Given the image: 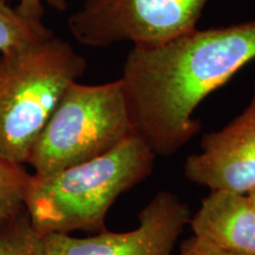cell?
<instances>
[{
    "label": "cell",
    "mask_w": 255,
    "mask_h": 255,
    "mask_svg": "<svg viewBox=\"0 0 255 255\" xmlns=\"http://www.w3.org/2000/svg\"><path fill=\"white\" fill-rule=\"evenodd\" d=\"M254 59L255 19L133 46L121 77L133 135L156 156L176 154L202 129L200 104Z\"/></svg>",
    "instance_id": "cell-1"
},
{
    "label": "cell",
    "mask_w": 255,
    "mask_h": 255,
    "mask_svg": "<svg viewBox=\"0 0 255 255\" xmlns=\"http://www.w3.org/2000/svg\"><path fill=\"white\" fill-rule=\"evenodd\" d=\"M156 156L131 135L108 154L50 175L31 174L25 207L38 233L107 231L108 213L124 193L152 174Z\"/></svg>",
    "instance_id": "cell-2"
},
{
    "label": "cell",
    "mask_w": 255,
    "mask_h": 255,
    "mask_svg": "<svg viewBox=\"0 0 255 255\" xmlns=\"http://www.w3.org/2000/svg\"><path fill=\"white\" fill-rule=\"evenodd\" d=\"M87 68L84 57L56 36L0 53V155L26 163L63 94Z\"/></svg>",
    "instance_id": "cell-3"
},
{
    "label": "cell",
    "mask_w": 255,
    "mask_h": 255,
    "mask_svg": "<svg viewBox=\"0 0 255 255\" xmlns=\"http://www.w3.org/2000/svg\"><path fill=\"white\" fill-rule=\"evenodd\" d=\"M131 135L121 78L92 85L77 81L63 94L26 163L34 175H50L108 154Z\"/></svg>",
    "instance_id": "cell-4"
},
{
    "label": "cell",
    "mask_w": 255,
    "mask_h": 255,
    "mask_svg": "<svg viewBox=\"0 0 255 255\" xmlns=\"http://www.w3.org/2000/svg\"><path fill=\"white\" fill-rule=\"evenodd\" d=\"M210 0H84L68 19L72 37L88 47L130 41L163 44L197 27Z\"/></svg>",
    "instance_id": "cell-5"
},
{
    "label": "cell",
    "mask_w": 255,
    "mask_h": 255,
    "mask_svg": "<svg viewBox=\"0 0 255 255\" xmlns=\"http://www.w3.org/2000/svg\"><path fill=\"white\" fill-rule=\"evenodd\" d=\"M189 206L171 191H158L138 214L132 231H107L88 238L44 235L45 255H173L189 225Z\"/></svg>",
    "instance_id": "cell-6"
},
{
    "label": "cell",
    "mask_w": 255,
    "mask_h": 255,
    "mask_svg": "<svg viewBox=\"0 0 255 255\" xmlns=\"http://www.w3.org/2000/svg\"><path fill=\"white\" fill-rule=\"evenodd\" d=\"M184 176L210 190L247 194L255 186V84L250 103L222 129L205 133L188 156Z\"/></svg>",
    "instance_id": "cell-7"
},
{
    "label": "cell",
    "mask_w": 255,
    "mask_h": 255,
    "mask_svg": "<svg viewBox=\"0 0 255 255\" xmlns=\"http://www.w3.org/2000/svg\"><path fill=\"white\" fill-rule=\"evenodd\" d=\"M193 235L237 255H255V210L246 194L210 190L191 215Z\"/></svg>",
    "instance_id": "cell-8"
},
{
    "label": "cell",
    "mask_w": 255,
    "mask_h": 255,
    "mask_svg": "<svg viewBox=\"0 0 255 255\" xmlns=\"http://www.w3.org/2000/svg\"><path fill=\"white\" fill-rule=\"evenodd\" d=\"M52 36V30L43 20L25 17L7 0H0V53L23 50Z\"/></svg>",
    "instance_id": "cell-9"
},
{
    "label": "cell",
    "mask_w": 255,
    "mask_h": 255,
    "mask_svg": "<svg viewBox=\"0 0 255 255\" xmlns=\"http://www.w3.org/2000/svg\"><path fill=\"white\" fill-rule=\"evenodd\" d=\"M0 255H45L44 237L33 227L26 209L0 221Z\"/></svg>",
    "instance_id": "cell-10"
},
{
    "label": "cell",
    "mask_w": 255,
    "mask_h": 255,
    "mask_svg": "<svg viewBox=\"0 0 255 255\" xmlns=\"http://www.w3.org/2000/svg\"><path fill=\"white\" fill-rule=\"evenodd\" d=\"M31 174L23 164L0 155V221L20 214L26 209L25 201Z\"/></svg>",
    "instance_id": "cell-11"
},
{
    "label": "cell",
    "mask_w": 255,
    "mask_h": 255,
    "mask_svg": "<svg viewBox=\"0 0 255 255\" xmlns=\"http://www.w3.org/2000/svg\"><path fill=\"white\" fill-rule=\"evenodd\" d=\"M45 5H49L58 12H64L68 8L69 0H18V5L15 7L25 17L34 20H43Z\"/></svg>",
    "instance_id": "cell-12"
},
{
    "label": "cell",
    "mask_w": 255,
    "mask_h": 255,
    "mask_svg": "<svg viewBox=\"0 0 255 255\" xmlns=\"http://www.w3.org/2000/svg\"><path fill=\"white\" fill-rule=\"evenodd\" d=\"M177 255H237L222 251L195 235L182 241Z\"/></svg>",
    "instance_id": "cell-13"
},
{
    "label": "cell",
    "mask_w": 255,
    "mask_h": 255,
    "mask_svg": "<svg viewBox=\"0 0 255 255\" xmlns=\"http://www.w3.org/2000/svg\"><path fill=\"white\" fill-rule=\"evenodd\" d=\"M246 196H247L248 201H250L251 206L253 207V209L255 210V186L252 188L250 191H248V193L246 194Z\"/></svg>",
    "instance_id": "cell-14"
}]
</instances>
